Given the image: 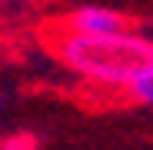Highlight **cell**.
<instances>
[{
    "mask_svg": "<svg viewBox=\"0 0 153 150\" xmlns=\"http://www.w3.org/2000/svg\"><path fill=\"white\" fill-rule=\"evenodd\" d=\"M126 97L140 107H153V60L133 77V84L126 87Z\"/></svg>",
    "mask_w": 153,
    "mask_h": 150,
    "instance_id": "3",
    "label": "cell"
},
{
    "mask_svg": "<svg viewBox=\"0 0 153 150\" xmlns=\"http://www.w3.org/2000/svg\"><path fill=\"white\" fill-rule=\"evenodd\" d=\"M53 54L80 84L126 93L133 77L153 60V30L130 27L110 37H83L60 27L53 34Z\"/></svg>",
    "mask_w": 153,
    "mask_h": 150,
    "instance_id": "1",
    "label": "cell"
},
{
    "mask_svg": "<svg viewBox=\"0 0 153 150\" xmlns=\"http://www.w3.org/2000/svg\"><path fill=\"white\" fill-rule=\"evenodd\" d=\"M60 27L70 34H83V37H110V34H123L130 30L133 23L126 13H120L117 7L107 4H80V7H70L60 17Z\"/></svg>",
    "mask_w": 153,
    "mask_h": 150,
    "instance_id": "2",
    "label": "cell"
},
{
    "mask_svg": "<svg viewBox=\"0 0 153 150\" xmlns=\"http://www.w3.org/2000/svg\"><path fill=\"white\" fill-rule=\"evenodd\" d=\"M0 150H37V140L27 134H10V137H0Z\"/></svg>",
    "mask_w": 153,
    "mask_h": 150,
    "instance_id": "4",
    "label": "cell"
},
{
    "mask_svg": "<svg viewBox=\"0 0 153 150\" xmlns=\"http://www.w3.org/2000/svg\"><path fill=\"white\" fill-rule=\"evenodd\" d=\"M0 110H4V97H0Z\"/></svg>",
    "mask_w": 153,
    "mask_h": 150,
    "instance_id": "5",
    "label": "cell"
}]
</instances>
